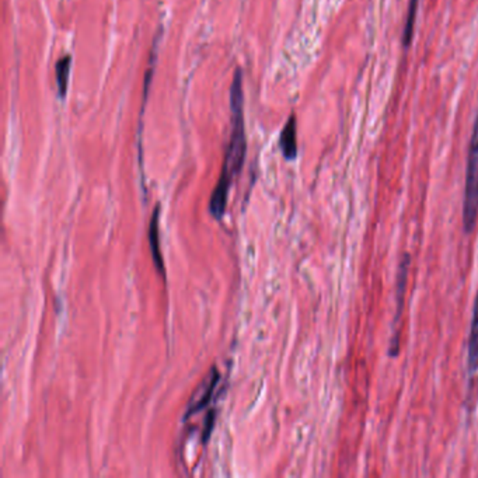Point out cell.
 <instances>
[{
	"label": "cell",
	"mask_w": 478,
	"mask_h": 478,
	"mask_svg": "<svg viewBox=\"0 0 478 478\" xmlns=\"http://www.w3.org/2000/svg\"><path fill=\"white\" fill-rule=\"evenodd\" d=\"M280 146L282 150V154L288 160H293L298 156V125H296V116L291 115L288 123L285 124L281 138H280Z\"/></svg>",
	"instance_id": "obj_7"
},
{
	"label": "cell",
	"mask_w": 478,
	"mask_h": 478,
	"mask_svg": "<svg viewBox=\"0 0 478 478\" xmlns=\"http://www.w3.org/2000/svg\"><path fill=\"white\" fill-rule=\"evenodd\" d=\"M70 66H72V58L70 55H65L56 62L55 73H56V86L58 93L63 98L66 97L67 85H69V74H70Z\"/></svg>",
	"instance_id": "obj_8"
},
{
	"label": "cell",
	"mask_w": 478,
	"mask_h": 478,
	"mask_svg": "<svg viewBox=\"0 0 478 478\" xmlns=\"http://www.w3.org/2000/svg\"><path fill=\"white\" fill-rule=\"evenodd\" d=\"M410 265H411V256L408 253L403 254L400 265H398V273H397V295H395V315H394V329H393V337L388 345V356L395 357L400 352V344H402V318L404 313V303H406V293H407V285H408V275H410Z\"/></svg>",
	"instance_id": "obj_3"
},
{
	"label": "cell",
	"mask_w": 478,
	"mask_h": 478,
	"mask_svg": "<svg viewBox=\"0 0 478 478\" xmlns=\"http://www.w3.org/2000/svg\"><path fill=\"white\" fill-rule=\"evenodd\" d=\"M418 2H419V0H410V2H408V12H407L404 34H403V45L406 48H408L411 45V43H413L415 19H417V12H418Z\"/></svg>",
	"instance_id": "obj_9"
},
{
	"label": "cell",
	"mask_w": 478,
	"mask_h": 478,
	"mask_svg": "<svg viewBox=\"0 0 478 478\" xmlns=\"http://www.w3.org/2000/svg\"><path fill=\"white\" fill-rule=\"evenodd\" d=\"M158 216H160V207H156L149 223V245L152 251V258L156 269L165 276V261L160 250V233H158Z\"/></svg>",
	"instance_id": "obj_6"
},
{
	"label": "cell",
	"mask_w": 478,
	"mask_h": 478,
	"mask_svg": "<svg viewBox=\"0 0 478 478\" xmlns=\"http://www.w3.org/2000/svg\"><path fill=\"white\" fill-rule=\"evenodd\" d=\"M219 380H220V373H219L216 366H212L209 373H208V376L202 382V384L199 386V388L196 390V393L191 398L189 406L187 408V414H185L187 418L195 415L196 413H199V411H201L202 408H205L211 403L212 394H214Z\"/></svg>",
	"instance_id": "obj_4"
},
{
	"label": "cell",
	"mask_w": 478,
	"mask_h": 478,
	"mask_svg": "<svg viewBox=\"0 0 478 478\" xmlns=\"http://www.w3.org/2000/svg\"><path fill=\"white\" fill-rule=\"evenodd\" d=\"M478 216V114L475 116L466 167V187L463 201V229L470 234L475 229Z\"/></svg>",
	"instance_id": "obj_2"
},
{
	"label": "cell",
	"mask_w": 478,
	"mask_h": 478,
	"mask_svg": "<svg viewBox=\"0 0 478 478\" xmlns=\"http://www.w3.org/2000/svg\"><path fill=\"white\" fill-rule=\"evenodd\" d=\"M243 73L240 69L234 72L233 83L230 87V110H231V135L226 149L225 162L219 181L212 192L209 209L211 214L219 220L225 215L227 196L234 176L240 173L247 149L245 115H243Z\"/></svg>",
	"instance_id": "obj_1"
},
{
	"label": "cell",
	"mask_w": 478,
	"mask_h": 478,
	"mask_svg": "<svg viewBox=\"0 0 478 478\" xmlns=\"http://www.w3.org/2000/svg\"><path fill=\"white\" fill-rule=\"evenodd\" d=\"M467 369L470 376L478 372V292L474 300L470 335L467 341Z\"/></svg>",
	"instance_id": "obj_5"
}]
</instances>
